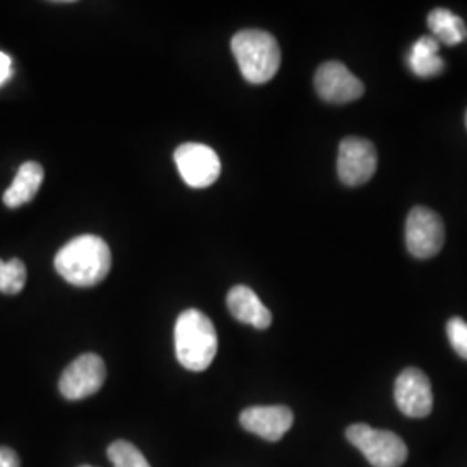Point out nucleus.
<instances>
[{
  "label": "nucleus",
  "mask_w": 467,
  "mask_h": 467,
  "mask_svg": "<svg viewBox=\"0 0 467 467\" xmlns=\"http://www.w3.org/2000/svg\"><path fill=\"white\" fill-rule=\"evenodd\" d=\"M80 467H92V466H80Z\"/></svg>",
  "instance_id": "4be33fe9"
},
{
  "label": "nucleus",
  "mask_w": 467,
  "mask_h": 467,
  "mask_svg": "<svg viewBox=\"0 0 467 467\" xmlns=\"http://www.w3.org/2000/svg\"><path fill=\"white\" fill-rule=\"evenodd\" d=\"M175 163L181 177L192 189H204L215 184L220 177V158L217 152L206 144L187 142L175 150Z\"/></svg>",
  "instance_id": "6e6552de"
},
{
  "label": "nucleus",
  "mask_w": 467,
  "mask_h": 467,
  "mask_svg": "<svg viewBox=\"0 0 467 467\" xmlns=\"http://www.w3.org/2000/svg\"><path fill=\"white\" fill-rule=\"evenodd\" d=\"M447 336L455 353L467 360V322L464 318L451 317L447 322Z\"/></svg>",
  "instance_id": "a211bd4d"
},
{
  "label": "nucleus",
  "mask_w": 467,
  "mask_h": 467,
  "mask_svg": "<svg viewBox=\"0 0 467 467\" xmlns=\"http://www.w3.org/2000/svg\"><path fill=\"white\" fill-rule=\"evenodd\" d=\"M318 98L333 104H347L360 99L366 92L364 84L339 61L320 65L314 78Z\"/></svg>",
  "instance_id": "1a4fd4ad"
},
{
  "label": "nucleus",
  "mask_w": 467,
  "mask_h": 467,
  "mask_svg": "<svg viewBox=\"0 0 467 467\" xmlns=\"http://www.w3.org/2000/svg\"><path fill=\"white\" fill-rule=\"evenodd\" d=\"M428 26L434 38L445 46L462 44L467 38V28L464 21L449 9H434L428 16Z\"/></svg>",
  "instance_id": "2eb2a0df"
},
{
  "label": "nucleus",
  "mask_w": 467,
  "mask_h": 467,
  "mask_svg": "<svg viewBox=\"0 0 467 467\" xmlns=\"http://www.w3.org/2000/svg\"><path fill=\"white\" fill-rule=\"evenodd\" d=\"M466 127H467V111H466Z\"/></svg>",
  "instance_id": "412c9836"
},
{
  "label": "nucleus",
  "mask_w": 467,
  "mask_h": 467,
  "mask_svg": "<svg viewBox=\"0 0 467 467\" xmlns=\"http://www.w3.org/2000/svg\"><path fill=\"white\" fill-rule=\"evenodd\" d=\"M241 426L267 441H279L293 426V410L284 405L250 407L239 416Z\"/></svg>",
  "instance_id": "9b49d317"
},
{
  "label": "nucleus",
  "mask_w": 467,
  "mask_h": 467,
  "mask_svg": "<svg viewBox=\"0 0 467 467\" xmlns=\"http://www.w3.org/2000/svg\"><path fill=\"white\" fill-rule=\"evenodd\" d=\"M395 401L407 418H426L433 410V391L428 376L418 368H407L395 383Z\"/></svg>",
  "instance_id": "9d476101"
},
{
  "label": "nucleus",
  "mask_w": 467,
  "mask_h": 467,
  "mask_svg": "<svg viewBox=\"0 0 467 467\" xmlns=\"http://www.w3.org/2000/svg\"><path fill=\"white\" fill-rule=\"evenodd\" d=\"M57 274L73 285L92 287L102 283L111 270V251L98 235H78L57 251L54 258Z\"/></svg>",
  "instance_id": "f257e3e1"
},
{
  "label": "nucleus",
  "mask_w": 467,
  "mask_h": 467,
  "mask_svg": "<svg viewBox=\"0 0 467 467\" xmlns=\"http://www.w3.org/2000/svg\"><path fill=\"white\" fill-rule=\"evenodd\" d=\"M44 182V168L35 161H26L17 170L13 184L4 192V204L7 208H19L34 200Z\"/></svg>",
  "instance_id": "ddd939ff"
},
{
  "label": "nucleus",
  "mask_w": 467,
  "mask_h": 467,
  "mask_svg": "<svg viewBox=\"0 0 467 467\" xmlns=\"http://www.w3.org/2000/svg\"><path fill=\"white\" fill-rule=\"evenodd\" d=\"M378 168V150L368 139L347 137L339 144L337 177L348 187L368 182Z\"/></svg>",
  "instance_id": "423d86ee"
},
{
  "label": "nucleus",
  "mask_w": 467,
  "mask_h": 467,
  "mask_svg": "<svg viewBox=\"0 0 467 467\" xmlns=\"http://www.w3.org/2000/svg\"><path fill=\"white\" fill-rule=\"evenodd\" d=\"M108 459L113 467H150L142 451L134 443L118 440L108 447Z\"/></svg>",
  "instance_id": "f3484780"
},
{
  "label": "nucleus",
  "mask_w": 467,
  "mask_h": 467,
  "mask_svg": "<svg viewBox=\"0 0 467 467\" xmlns=\"http://www.w3.org/2000/svg\"><path fill=\"white\" fill-rule=\"evenodd\" d=\"M0 467H21L16 451L7 447H0Z\"/></svg>",
  "instance_id": "6ab92c4d"
},
{
  "label": "nucleus",
  "mask_w": 467,
  "mask_h": 467,
  "mask_svg": "<svg viewBox=\"0 0 467 467\" xmlns=\"http://www.w3.org/2000/svg\"><path fill=\"white\" fill-rule=\"evenodd\" d=\"M11 57L5 52H0V85L11 77Z\"/></svg>",
  "instance_id": "aec40b11"
},
{
  "label": "nucleus",
  "mask_w": 467,
  "mask_h": 467,
  "mask_svg": "<svg viewBox=\"0 0 467 467\" xmlns=\"http://www.w3.org/2000/svg\"><path fill=\"white\" fill-rule=\"evenodd\" d=\"M218 350L215 326L196 308L184 310L175 324V351L182 368L202 372L212 366Z\"/></svg>",
  "instance_id": "f03ea898"
},
{
  "label": "nucleus",
  "mask_w": 467,
  "mask_h": 467,
  "mask_svg": "<svg viewBox=\"0 0 467 467\" xmlns=\"http://www.w3.org/2000/svg\"><path fill=\"white\" fill-rule=\"evenodd\" d=\"M405 243L409 253L419 260L433 258L445 243L443 220L430 208H412L405 223Z\"/></svg>",
  "instance_id": "39448f33"
},
{
  "label": "nucleus",
  "mask_w": 467,
  "mask_h": 467,
  "mask_svg": "<svg viewBox=\"0 0 467 467\" xmlns=\"http://www.w3.org/2000/svg\"><path fill=\"white\" fill-rule=\"evenodd\" d=\"M106 381L104 360L96 353L75 358L61 374L59 391L67 400H84L96 395Z\"/></svg>",
  "instance_id": "0eeeda50"
},
{
  "label": "nucleus",
  "mask_w": 467,
  "mask_h": 467,
  "mask_svg": "<svg viewBox=\"0 0 467 467\" xmlns=\"http://www.w3.org/2000/svg\"><path fill=\"white\" fill-rule=\"evenodd\" d=\"M227 306L235 320L256 329H267L272 324L270 310L248 285H234L227 295Z\"/></svg>",
  "instance_id": "f8f14e48"
},
{
  "label": "nucleus",
  "mask_w": 467,
  "mask_h": 467,
  "mask_svg": "<svg viewBox=\"0 0 467 467\" xmlns=\"http://www.w3.org/2000/svg\"><path fill=\"white\" fill-rule=\"evenodd\" d=\"M409 67L419 78H431L445 69L440 56V42L433 35L420 36L409 52Z\"/></svg>",
  "instance_id": "4468645a"
},
{
  "label": "nucleus",
  "mask_w": 467,
  "mask_h": 467,
  "mask_svg": "<svg viewBox=\"0 0 467 467\" xmlns=\"http://www.w3.org/2000/svg\"><path fill=\"white\" fill-rule=\"evenodd\" d=\"M347 440L364 453L372 467H400L407 461V445L391 431L374 430L368 424H351Z\"/></svg>",
  "instance_id": "20e7f679"
},
{
  "label": "nucleus",
  "mask_w": 467,
  "mask_h": 467,
  "mask_svg": "<svg viewBox=\"0 0 467 467\" xmlns=\"http://www.w3.org/2000/svg\"><path fill=\"white\" fill-rule=\"evenodd\" d=\"M233 54L250 84H267L281 67L279 44L264 30H243L234 35Z\"/></svg>",
  "instance_id": "7ed1b4c3"
},
{
  "label": "nucleus",
  "mask_w": 467,
  "mask_h": 467,
  "mask_svg": "<svg viewBox=\"0 0 467 467\" xmlns=\"http://www.w3.org/2000/svg\"><path fill=\"white\" fill-rule=\"evenodd\" d=\"M26 283V267L19 258L9 262L0 260V293L4 295H17L23 291Z\"/></svg>",
  "instance_id": "dca6fc26"
}]
</instances>
